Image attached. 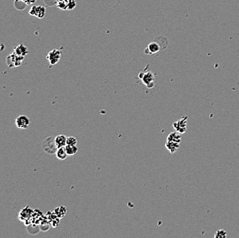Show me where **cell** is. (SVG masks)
Here are the masks:
<instances>
[{"mask_svg":"<svg viewBox=\"0 0 239 238\" xmlns=\"http://www.w3.org/2000/svg\"><path fill=\"white\" fill-rule=\"evenodd\" d=\"M43 148L48 154L52 155L54 153H56L58 149V147L55 144L54 138H47L43 144Z\"/></svg>","mask_w":239,"mask_h":238,"instance_id":"1","label":"cell"},{"mask_svg":"<svg viewBox=\"0 0 239 238\" xmlns=\"http://www.w3.org/2000/svg\"><path fill=\"white\" fill-rule=\"evenodd\" d=\"M187 122L188 116H183L178 121L174 122L173 124V128L180 134H184L187 131Z\"/></svg>","mask_w":239,"mask_h":238,"instance_id":"2","label":"cell"},{"mask_svg":"<svg viewBox=\"0 0 239 238\" xmlns=\"http://www.w3.org/2000/svg\"><path fill=\"white\" fill-rule=\"evenodd\" d=\"M24 59V57L19 56L13 52L12 54H10L6 59V63L9 67H19L21 65V62Z\"/></svg>","mask_w":239,"mask_h":238,"instance_id":"3","label":"cell"},{"mask_svg":"<svg viewBox=\"0 0 239 238\" xmlns=\"http://www.w3.org/2000/svg\"><path fill=\"white\" fill-rule=\"evenodd\" d=\"M61 51L54 49V50H52L50 52H49L48 55H47V59L48 60L49 63L54 65V64H56L59 63L60 59H61Z\"/></svg>","mask_w":239,"mask_h":238,"instance_id":"4","label":"cell"},{"mask_svg":"<svg viewBox=\"0 0 239 238\" xmlns=\"http://www.w3.org/2000/svg\"><path fill=\"white\" fill-rule=\"evenodd\" d=\"M29 14L39 19H42L46 15V8L42 6H33L29 11Z\"/></svg>","mask_w":239,"mask_h":238,"instance_id":"5","label":"cell"},{"mask_svg":"<svg viewBox=\"0 0 239 238\" xmlns=\"http://www.w3.org/2000/svg\"><path fill=\"white\" fill-rule=\"evenodd\" d=\"M30 119L26 115H19L15 119V124L18 128L26 129L30 126Z\"/></svg>","mask_w":239,"mask_h":238,"instance_id":"6","label":"cell"},{"mask_svg":"<svg viewBox=\"0 0 239 238\" xmlns=\"http://www.w3.org/2000/svg\"><path fill=\"white\" fill-rule=\"evenodd\" d=\"M161 46L157 41H153L147 45L146 48L144 50V53L146 54H153L159 52L161 50Z\"/></svg>","mask_w":239,"mask_h":238,"instance_id":"7","label":"cell"},{"mask_svg":"<svg viewBox=\"0 0 239 238\" xmlns=\"http://www.w3.org/2000/svg\"><path fill=\"white\" fill-rule=\"evenodd\" d=\"M67 137L65 135H59L56 136L54 138V141L56 145L57 146L58 148H61V147H65L67 145Z\"/></svg>","mask_w":239,"mask_h":238,"instance_id":"8","label":"cell"},{"mask_svg":"<svg viewBox=\"0 0 239 238\" xmlns=\"http://www.w3.org/2000/svg\"><path fill=\"white\" fill-rule=\"evenodd\" d=\"M14 52L19 56L24 57L26 55L28 54V50L25 45H24L23 44H20V45L15 47Z\"/></svg>","mask_w":239,"mask_h":238,"instance_id":"9","label":"cell"},{"mask_svg":"<svg viewBox=\"0 0 239 238\" xmlns=\"http://www.w3.org/2000/svg\"><path fill=\"white\" fill-rule=\"evenodd\" d=\"M167 141L177 142V143L180 144L181 141H182V134H180L176 130L175 132H172L167 137Z\"/></svg>","mask_w":239,"mask_h":238,"instance_id":"10","label":"cell"},{"mask_svg":"<svg viewBox=\"0 0 239 238\" xmlns=\"http://www.w3.org/2000/svg\"><path fill=\"white\" fill-rule=\"evenodd\" d=\"M165 146H166V148L168 149V150L170 152L173 154V153L177 152V150H178L179 148V143L167 141L166 144H165Z\"/></svg>","mask_w":239,"mask_h":238,"instance_id":"11","label":"cell"},{"mask_svg":"<svg viewBox=\"0 0 239 238\" xmlns=\"http://www.w3.org/2000/svg\"><path fill=\"white\" fill-rule=\"evenodd\" d=\"M68 153L66 152L65 147H61V148H59L57 149V152H56V157L57 159H59L61 161H63L65 160L68 158Z\"/></svg>","mask_w":239,"mask_h":238,"instance_id":"12","label":"cell"},{"mask_svg":"<svg viewBox=\"0 0 239 238\" xmlns=\"http://www.w3.org/2000/svg\"><path fill=\"white\" fill-rule=\"evenodd\" d=\"M154 79H155V76H154L153 73L151 72H148L145 73L144 77L142 79V81L143 84L147 86L148 84L154 82Z\"/></svg>","mask_w":239,"mask_h":238,"instance_id":"13","label":"cell"},{"mask_svg":"<svg viewBox=\"0 0 239 238\" xmlns=\"http://www.w3.org/2000/svg\"><path fill=\"white\" fill-rule=\"evenodd\" d=\"M66 152L68 153V156H73L78 152V147L76 146H71V145H66L65 146Z\"/></svg>","mask_w":239,"mask_h":238,"instance_id":"14","label":"cell"},{"mask_svg":"<svg viewBox=\"0 0 239 238\" xmlns=\"http://www.w3.org/2000/svg\"><path fill=\"white\" fill-rule=\"evenodd\" d=\"M76 6V0H68L67 2V10H72Z\"/></svg>","mask_w":239,"mask_h":238,"instance_id":"15","label":"cell"},{"mask_svg":"<svg viewBox=\"0 0 239 238\" xmlns=\"http://www.w3.org/2000/svg\"><path fill=\"white\" fill-rule=\"evenodd\" d=\"M78 143V140L74 137H68L67 138V145L71 146H76Z\"/></svg>","mask_w":239,"mask_h":238,"instance_id":"16","label":"cell"},{"mask_svg":"<svg viewBox=\"0 0 239 238\" xmlns=\"http://www.w3.org/2000/svg\"><path fill=\"white\" fill-rule=\"evenodd\" d=\"M227 237V233L225 231H223V230H219V231H217L215 233V235H214V237L216 238H218V237H221V238H225Z\"/></svg>","mask_w":239,"mask_h":238,"instance_id":"17","label":"cell"},{"mask_svg":"<svg viewBox=\"0 0 239 238\" xmlns=\"http://www.w3.org/2000/svg\"><path fill=\"white\" fill-rule=\"evenodd\" d=\"M67 2L68 1H58L57 3V6L59 8V9L63 10H67Z\"/></svg>","mask_w":239,"mask_h":238,"instance_id":"18","label":"cell"},{"mask_svg":"<svg viewBox=\"0 0 239 238\" xmlns=\"http://www.w3.org/2000/svg\"><path fill=\"white\" fill-rule=\"evenodd\" d=\"M146 86H147V87H148L149 89L153 88L154 86H155V83H154V82H153V83H150L149 84H148V85H147Z\"/></svg>","mask_w":239,"mask_h":238,"instance_id":"19","label":"cell"},{"mask_svg":"<svg viewBox=\"0 0 239 238\" xmlns=\"http://www.w3.org/2000/svg\"><path fill=\"white\" fill-rule=\"evenodd\" d=\"M144 74H145V73H144V72H140V73L139 78H140V80H142V79L143 78V77H144Z\"/></svg>","mask_w":239,"mask_h":238,"instance_id":"20","label":"cell"},{"mask_svg":"<svg viewBox=\"0 0 239 238\" xmlns=\"http://www.w3.org/2000/svg\"><path fill=\"white\" fill-rule=\"evenodd\" d=\"M58 1H68V0H58Z\"/></svg>","mask_w":239,"mask_h":238,"instance_id":"21","label":"cell"},{"mask_svg":"<svg viewBox=\"0 0 239 238\" xmlns=\"http://www.w3.org/2000/svg\"><path fill=\"white\" fill-rule=\"evenodd\" d=\"M21 1H24V2H26L27 0H21Z\"/></svg>","mask_w":239,"mask_h":238,"instance_id":"22","label":"cell"}]
</instances>
